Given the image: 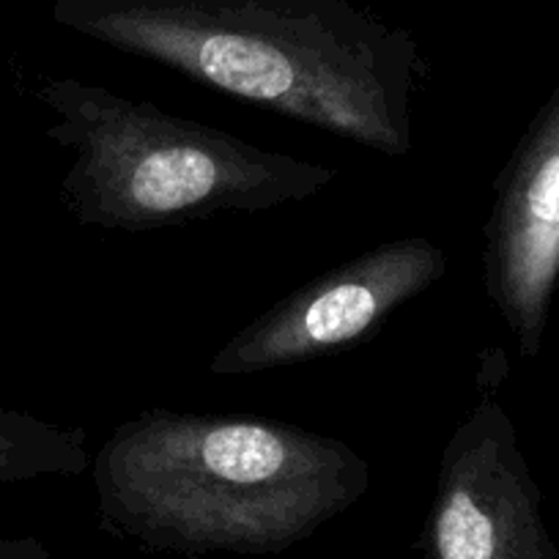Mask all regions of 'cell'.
I'll list each match as a JSON object with an SVG mask.
<instances>
[{"instance_id": "9", "label": "cell", "mask_w": 559, "mask_h": 559, "mask_svg": "<svg viewBox=\"0 0 559 559\" xmlns=\"http://www.w3.org/2000/svg\"><path fill=\"white\" fill-rule=\"evenodd\" d=\"M190 559H198V557H190Z\"/></svg>"}, {"instance_id": "3", "label": "cell", "mask_w": 559, "mask_h": 559, "mask_svg": "<svg viewBox=\"0 0 559 559\" xmlns=\"http://www.w3.org/2000/svg\"><path fill=\"white\" fill-rule=\"evenodd\" d=\"M34 96L52 116L45 134L72 154L61 201L85 228L146 234L263 214L319 195L337 176L105 85L56 78Z\"/></svg>"}, {"instance_id": "2", "label": "cell", "mask_w": 559, "mask_h": 559, "mask_svg": "<svg viewBox=\"0 0 559 559\" xmlns=\"http://www.w3.org/2000/svg\"><path fill=\"white\" fill-rule=\"evenodd\" d=\"M370 480L352 444L245 414L148 408L94 455L102 526L185 557L288 551L354 508Z\"/></svg>"}, {"instance_id": "6", "label": "cell", "mask_w": 559, "mask_h": 559, "mask_svg": "<svg viewBox=\"0 0 559 559\" xmlns=\"http://www.w3.org/2000/svg\"><path fill=\"white\" fill-rule=\"evenodd\" d=\"M483 269L493 310L535 357L559 283V85L499 174Z\"/></svg>"}, {"instance_id": "4", "label": "cell", "mask_w": 559, "mask_h": 559, "mask_svg": "<svg viewBox=\"0 0 559 559\" xmlns=\"http://www.w3.org/2000/svg\"><path fill=\"white\" fill-rule=\"evenodd\" d=\"M444 272L448 255L428 236L381 241L274 302L214 354L209 373H266L359 346Z\"/></svg>"}, {"instance_id": "5", "label": "cell", "mask_w": 559, "mask_h": 559, "mask_svg": "<svg viewBox=\"0 0 559 559\" xmlns=\"http://www.w3.org/2000/svg\"><path fill=\"white\" fill-rule=\"evenodd\" d=\"M419 559H559L513 419L480 397L442 450Z\"/></svg>"}, {"instance_id": "8", "label": "cell", "mask_w": 559, "mask_h": 559, "mask_svg": "<svg viewBox=\"0 0 559 559\" xmlns=\"http://www.w3.org/2000/svg\"><path fill=\"white\" fill-rule=\"evenodd\" d=\"M50 548L39 537H3L0 535V559H50Z\"/></svg>"}, {"instance_id": "1", "label": "cell", "mask_w": 559, "mask_h": 559, "mask_svg": "<svg viewBox=\"0 0 559 559\" xmlns=\"http://www.w3.org/2000/svg\"><path fill=\"white\" fill-rule=\"evenodd\" d=\"M56 23L384 157L414 148L417 39L357 0H56Z\"/></svg>"}, {"instance_id": "7", "label": "cell", "mask_w": 559, "mask_h": 559, "mask_svg": "<svg viewBox=\"0 0 559 559\" xmlns=\"http://www.w3.org/2000/svg\"><path fill=\"white\" fill-rule=\"evenodd\" d=\"M91 464L88 433L0 403V493L47 477H80Z\"/></svg>"}]
</instances>
